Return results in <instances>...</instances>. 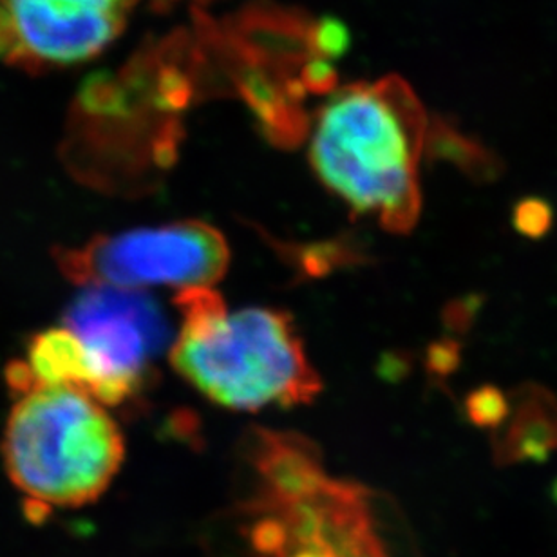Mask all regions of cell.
I'll return each mask as SVG.
<instances>
[{
  "instance_id": "7",
  "label": "cell",
  "mask_w": 557,
  "mask_h": 557,
  "mask_svg": "<svg viewBox=\"0 0 557 557\" xmlns=\"http://www.w3.org/2000/svg\"><path fill=\"white\" fill-rule=\"evenodd\" d=\"M131 0H0V62L24 70L81 64L124 29Z\"/></svg>"
},
{
  "instance_id": "3",
  "label": "cell",
  "mask_w": 557,
  "mask_h": 557,
  "mask_svg": "<svg viewBox=\"0 0 557 557\" xmlns=\"http://www.w3.org/2000/svg\"><path fill=\"white\" fill-rule=\"evenodd\" d=\"M174 370L205 397L236 411L310 403L321 379L295 324L272 308L231 310L212 288L182 289Z\"/></svg>"
},
{
  "instance_id": "13",
  "label": "cell",
  "mask_w": 557,
  "mask_h": 557,
  "mask_svg": "<svg viewBox=\"0 0 557 557\" xmlns=\"http://www.w3.org/2000/svg\"><path fill=\"white\" fill-rule=\"evenodd\" d=\"M5 381L10 384L11 389L18 393L21 397L38 387L32 368H29V364H24V362H11L8 370H5Z\"/></svg>"
},
{
  "instance_id": "1",
  "label": "cell",
  "mask_w": 557,
  "mask_h": 557,
  "mask_svg": "<svg viewBox=\"0 0 557 557\" xmlns=\"http://www.w3.org/2000/svg\"><path fill=\"white\" fill-rule=\"evenodd\" d=\"M428 116L406 82L355 84L327 98L310 136L317 176L360 214L406 234L422 210Z\"/></svg>"
},
{
  "instance_id": "9",
  "label": "cell",
  "mask_w": 557,
  "mask_h": 557,
  "mask_svg": "<svg viewBox=\"0 0 557 557\" xmlns=\"http://www.w3.org/2000/svg\"><path fill=\"white\" fill-rule=\"evenodd\" d=\"M27 364L38 386H75L87 393L91 389L86 349L67 327H51L35 335Z\"/></svg>"
},
{
  "instance_id": "11",
  "label": "cell",
  "mask_w": 557,
  "mask_h": 557,
  "mask_svg": "<svg viewBox=\"0 0 557 557\" xmlns=\"http://www.w3.org/2000/svg\"><path fill=\"white\" fill-rule=\"evenodd\" d=\"M467 414L478 428L499 429L510 414V397L499 387L482 386L467 398Z\"/></svg>"
},
{
  "instance_id": "14",
  "label": "cell",
  "mask_w": 557,
  "mask_h": 557,
  "mask_svg": "<svg viewBox=\"0 0 557 557\" xmlns=\"http://www.w3.org/2000/svg\"><path fill=\"white\" fill-rule=\"evenodd\" d=\"M458 362V348L456 344L447 343L440 344L438 348L434 349L433 366L442 373H449Z\"/></svg>"
},
{
  "instance_id": "2",
  "label": "cell",
  "mask_w": 557,
  "mask_h": 557,
  "mask_svg": "<svg viewBox=\"0 0 557 557\" xmlns=\"http://www.w3.org/2000/svg\"><path fill=\"white\" fill-rule=\"evenodd\" d=\"M248 453L252 483L236 515L248 557H392L375 498L332 476L306 440L264 431Z\"/></svg>"
},
{
  "instance_id": "6",
  "label": "cell",
  "mask_w": 557,
  "mask_h": 557,
  "mask_svg": "<svg viewBox=\"0 0 557 557\" xmlns=\"http://www.w3.org/2000/svg\"><path fill=\"white\" fill-rule=\"evenodd\" d=\"M64 324L84 344L92 375L89 395L103 406L135 397L169 341L160 306L136 289L86 286L65 310Z\"/></svg>"
},
{
  "instance_id": "5",
  "label": "cell",
  "mask_w": 557,
  "mask_h": 557,
  "mask_svg": "<svg viewBox=\"0 0 557 557\" xmlns=\"http://www.w3.org/2000/svg\"><path fill=\"white\" fill-rule=\"evenodd\" d=\"M228 261L223 234L201 221L95 237L84 247L57 253V263L71 281L124 289L212 288L225 275Z\"/></svg>"
},
{
  "instance_id": "12",
  "label": "cell",
  "mask_w": 557,
  "mask_h": 557,
  "mask_svg": "<svg viewBox=\"0 0 557 557\" xmlns=\"http://www.w3.org/2000/svg\"><path fill=\"white\" fill-rule=\"evenodd\" d=\"M512 226L527 239H543L554 226V207L545 198L527 196L512 209Z\"/></svg>"
},
{
  "instance_id": "10",
  "label": "cell",
  "mask_w": 557,
  "mask_h": 557,
  "mask_svg": "<svg viewBox=\"0 0 557 557\" xmlns=\"http://www.w3.org/2000/svg\"><path fill=\"white\" fill-rule=\"evenodd\" d=\"M428 141L431 154L453 161L476 182H496L504 174V161L496 152L478 139L460 135L444 122L434 124L433 129L429 131Z\"/></svg>"
},
{
  "instance_id": "8",
  "label": "cell",
  "mask_w": 557,
  "mask_h": 557,
  "mask_svg": "<svg viewBox=\"0 0 557 557\" xmlns=\"http://www.w3.org/2000/svg\"><path fill=\"white\" fill-rule=\"evenodd\" d=\"M557 450V397L550 389L523 382L510 393V414L494 436L499 466L545 461Z\"/></svg>"
},
{
  "instance_id": "4",
  "label": "cell",
  "mask_w": 557,
  "mask_h": 557,
  "mask_svg": "<svg viewBox=\"0 0 557 557\" xmlns=\"http://www.w3.org/2000/svg\"><path fill=\"white\" fill-rule=\"evenodd\" d=\"M111 414L75 386H38L22 395L5 423V471L44 507H82L100 498L124 461Z\"/></svg>"
}]
</instances>
